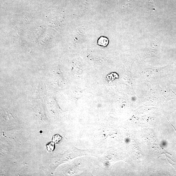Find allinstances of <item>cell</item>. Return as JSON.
Segmentation results:
<instances>
[{
    "label": "cell",
    "mask_w": 176,
    "mask_h": 176,
    "mask_svg": "<svg viewBox=\"0 0 176 176\" xmlns=\"http://www.w3.org/2000/svg\"><path fill=\"white\" fill-rule=\"evenodd\" d=\"M103 41V38H101L100 39L98 42L99 44L100 45L106 46L107 45L108 43V41L107 39H106L105 38H104V41Z\"/></svg>",
    "instance_id": "1"
},
{
    "label": "cell",
    "mask_w": 176,
    "mask_h": 176,
    "mask_svg": "<svg viewBox=\"0 0 176 176\" xmlns=\"http://www.w3.org/2000/svg\"><path fill=\"white\" fill-rule=\"evenodd\" d=\"M48 151H53L54 149V143H51L47 145Z\"/></svg>",
    "instance_id": "2"
}]
</instances>
